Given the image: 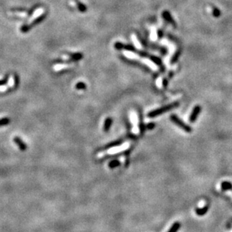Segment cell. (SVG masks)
Masks as SVG:
<instances>
[{"label": "cell", "mask_w": 232, "mask_h": 232, "mask_svg": "<svg viewBox=\"0 0 232 232\" xmlns=\"http://www.w3.org/2000/svg\"><path fill=\"white\" fill-rule=\"evenodd\" d=\"M180 105V102L178 101H176V102L171 103V104H167V105H165V106L162 107L160 108H158V109H156V110H153L152 111H150L149 113H148L147 116L150 118H153V117H158L159 115H162L163 113H166L167 111H169V110H172L174 108H176Z\"/></svg>", "instance_id": "obj_1"}, {"label": "cell", "mask_w": 232, "mask_h": 232, "mask_svg": "<svg viewBox=\"0 0 232 232\" xmlns=\"http://www.w3.org/2000/svg\"><path fill=\"white\" fill-rule=\"evenodd\" d=\"M171 120L173 122H174L175 124L177 126H179L180 128H181L183 130V131H185V132H189V133H190V132H192V129L191 128L190 126H188L187 124H185V122H183V121L181 120V119L179 118L176 115H175V114H173V115L171 116Z\"/></svg>", "instance_id": "obj_2"}, {"label": "cell", "mask_w": 232, "mask_h": 232, "mask_svg": "<svg viewBox=\"0 0 232 232\" xmlns=\"http://www.w3.org/2000/svg\"><path fill=\"white\" fill-rule=\"evenodd\" d=\"M114 47H115L117 50H122V49H125L126 51H131V52H136V49L134 46L130 44H124L121 43V42H116L114 44Z\"/></svg>", "instance_id": "obj_3"}, {"label": "cell", "mask_w": 232, "mask_h": 232, "mask_svg": "<svg viewBox=\"0 0 232 232\" xmlns=\"http://www.w3.org/2000/svg\"><path fill=\"white\" fill-rule=\"evenodd\" d=\"M201 108L200 105H196L194 107V109L192 110V112L191 113L190 117H189V121L191 122H194L197 120L198 116L201 113Z\"/></svg>", "instance_id": "obj_4"}, {"label": "cell", "mask_w": 232, "mask_h": 232, "mask_svg": "<svg viewBox=\"0 0 232 232\" xmlns=\"http://www.w3.org/2000/svg\"><path fill=\"white\" fill-rule=\"evenodd\" d=\"M162 17L165 19V20H166L167 22H168L169 24H172V25H174V26H176V24H175V21L173 19V17H171V14H170V12L168 11H164L163 12H162Z\"/></svg>", "instance_id": "obj_5"}, {"label": "cell", "mask_w": 232, "mask_h": 232, "mask_svg": "<svg viewBox=\"0 0 232 232\" xmlns=\"http://www.w3.org/2000/svg\"><path fill=\"white\" fill-rule=\"evenodd\" d=\"M14 141H15V144L17 145L18 147L20 148V150H22V151L26 150V145L25 143H24L20 138L15 137V139H14Z\"/></svg>", "instance_id": "obj_6"}, {"label": "cell", "mask_w": 232, "mask_h": 232, "mask_svg": "<svg viewBox=\"0 0 232 232\" xmlns=\"http://www.w3.org/2000/svg\"><path fill=\"white\" fill-rule=\"evenodd\" d=\"M44 11V8H42L37 9V10L35 11V12H34V14L33 15V16L31 17V18L29 19V23H32V22H33L35 19H36L37 17H38L39 16H41L42 15H43Z\"/></svg>", "instance_id": "obj_7"}, {"label": "cell", "mask_w": 232, "mask_h": 232, "mask_svg": "<svg viewBox=\"0 0 232 232\" xmlns=\"http://www.w3.org/2000/svg\"><path fill=\"white\" fill-rule=\"evenodd\" d=\"M112 122H113V119L110 117H108L105 121H104V131H108L109 129H110V126L112 125Z\"/></svg>", "instance_id": "obj_8"}, {"label": "cell", "mask_w": 232, "mask_h": 232, "mask_svg": "<svg viewBox=\"0 0 232 232\" xmlns=\"http://www.w3.org/2000/svg\"><path fill=\"white\" fill-rule=\"evenodd\" d=\"M221 188L222 191L232 190V184L229 181H224L222 183Z\"/></svg>", "instance_id": "obj_9"}, {"label": "cell", "mask_w": 232, "mask_h": 232, "mask_svg": "<svg viewBox=\"0 0 232 232\" xmlns=\"http://www.w3.org/2000/svg\"><path fill=\"white\" fill-rule=\"evenodd\" d=\"M72 66H73V65H69V64H56V65H54L53 69L57 72V71H60L62 69L71 68Z\"/></svg>", "instance_id": "obj_10"}, {"label": "cell", "mask_w": 232, "mask_h": 232, "mask_svg": "<svg viewBox=\"0 0 232 232\" xmlns=\"http://www.w3.org/2000/svg\"><path fill=\"white\" fill-rule=\"evenodd\" d=\"M208 208V206H205V207H202V208H198L195 210V213H196L197 215H198L200 216H204V215H205L207 213Z\"/></svg>", "instance_id": "obj_11"}, {"label": "cell", "mask_w": 232, "mask_h": 232, "mask_svg": "<svg viewBox=\"0 0 232 232\" xmlns=\"http://www.w3.org/2000/svg\"><path fill=\"white\" fill-rule=\"evenodd\" d=\"M149 58L151 61H153V63H156L157 65H158L159 67H162V69H163V66H162V60H161V59H159V58L157 57V56H151V55H149Z\"/></svg>", "instance_id": "obj_12"}, {"label": "cell", "mask_w": 232, "mask_h": 232, "mask_svg": "<svg viewBox=\"0 0 232 232\" xmlns=\"http://www.w3.org/2000/svg\"><path fill=\"white\" fill-rule=\"evenodd\" d=\"M69 56L72 58L73 61H77V60H81L83 57V55L81 53H70Z\"/></svg>", "instance_id": "obj_13"}, {"label": "cell", "mask_w": 232, "mask_h": 232, "mask_svg": "<svg viewBox=\"0 0 232 232\" xmlns=\"http://www.w3.org/2000/svg\"><path fill=\"white\" fill-rule=\"evenodd\" d=\"M122 140H116V141H113V142L110 143V144H108V145H107V146L104 147V149H110V148L113 147L119 146V145H121V144H122Z\"/></svg>", "instance_id": "obj_14"}, {"label": "cell", "mask_w": 232, "mask_h": 232, "mask_svg": "<svg viewBox=\"0 0 232 232\" xmlns=\"http://www.w3.org/2000/svg\"><path fill=\"white\" fill-rule=\"evenodd\" d=\"M76 4V7H77V8H78V10H79L80 11H81V12H85V11H86V7L85 6L84 4L81 3V2H78V1H76L75 2Z\"/></svg>", "instance_id": "obj_15"}, {"label": "cell", "mask_w": 232, "mask_h": 232, "mask_svg": "<svg viewBox=\"0 0 232 232\" xmlns=\"http://www.w3.org/2000/svg\"><path fill=\"white\" fill-rule=\"evenodd\" d=\"M180 229V223L179 222H175L171 227V229L167 232H177V231Z\"/></svg>", "instance_id": "obj_16"}, {"label": "cell", "mask_w": 232, "mask_h": 232, "mask_svg": "<svg viewBox=\"0 0 232 232\" xmlns=\"http://www.w3.org/2000/svg\"><path fill=\"white\" fill-rule=\"evenodd\" d=\"M119 165H120V162H119L118 160H117V159L111 161L110 163L108 164V166H109V167H110V168H111V169H113V168H115V167H118V166H119Z\"/></svg>", "instance_id": "obj_17"}, {"label": "cell", "mask_w": 232, "mask_h": 232, "mask_svg": "<svg viewBox=\"0 0 232 232\" xmlns=\"http://www.w3.org/2000/svg\"><path fill=\"white\" fill-rule=\"evenodd\" d=\"M44 16H45V15L43 14V15H41V16H39V17H38L36 18V19H35V20H33V21L32 22V23H31L30 25H31V26L35 25V24H38V23H39V22L42 21V20H44Z\"/></svg>", "instance_id": "obj_18"}, {"label": "cell", "mask_w": 232, "mask_h": 232, "mask_svg": "<svg viewBox=\"0 0 232 232\" xmlns=\"http://www.w3.org/2000/svg\"><path fill=\"white\" fill-rule=\"evenodd\" d=\"M221 11H220L219 9H218L217 8L213 7V15L215 17H219L220 15H221Z\"/></svg>", "instance_id": "obj_19"}, {"label": "cell", "mask_w": 232, "mask_h": 232, "mask_svg": "<svg viewBox=\"0 0 232 232\" xmlns=\"http://www.w3.org/2000/svg\"><path fill=\"white\" fill-rule=\"evenodd\" d=\"M75 87L77 90H85V89L86 88V86L83 82H78V83L75 85Z\"/></svg>", "instance_id": "obj_20"}, {"label": "cell", "mask_w": 232, "mask_h": 232, "mask_svg": "<svg viewBox=\"0 0 232 232\" xmlns=\"http://www.w3.org/2000/svg\"><path fill=\"white\" fill-rule=\"evenodd\" d=\"M31 26H32L30 24H25V25L22 26L21 28H20V31H21L22 33H26V32H28L30 29Z\"/></svg>", "instance_id": "obj_21"}, {"label": "cell", "mask_w": 232, "mask_h": 232, "mask_svg": "<svg viewBox=\"0 0 232 232\" xmlns=\"http://www.w3.org/2000/svg\"><path fill=\"white\" fill-rule=\"evenodd\" d=\"M180 55V51H177V52H176V53H175L174 55V56L172 57V59H171V63H176V62L177 61V60H178Z\"/></svg>", "instance_id": "obj_22"}, {"label": "cell", "mask_w": 232, "mask_h": 232, "mask_svg": "<svg viewBox=\"0 0 232 232\" xmlns=\"http://www.w3.org/2000/svg\"><path fill=\"white\" fill-rule=\"evenodd\" d=\"M15 77H11L8 79V86H10V87H12V86H15Z\"/></svg>", "instance_id": "obj_23"}, {"label": "cell", "mask_w": 232, "mask_h": 232, "mask_svg": "<svg viewBox=\"0 0 232 232\" xmlns=\"http://www.w3.org/2000/svg\"><path fill=\"white\" fill-rule=\"evenodd\" d=\"M10 122L8 118H2V119H0V126H6L8 125Z\"/></svg>", "instance_id": "obj_24"}, {"label": "cell", "mask_w": 232, "mask_h": 232, "mask_svg": "<svg viewBox=\"0 0 232 232\" xmlns=\"http://www.w3.org/2000/svg\"><path fill=\"white\" fill-rule=\"evenodd\" d=\"M155 127H156V124L153 123V122H149V123H148V124L145 126V128L149 130H153Z\"/></svg>", "instance_id": "obj_25"}, {"label": "cell", "mask_w": 232, "mask_h": 232, "mask_svg": "<svg viewBox=\"0 0 232 232\" xmlns=\"http://www.w3.org/2000/svg\"><path fill=\"white\" fill-rule=\"evenodd\" d=\"M16 16H20V17H26L27 15H28V13H26L24 12V11H20V12H16L15 14Z\"/></svg>", "instance_id": "obj_26"}, {"label": "cell", "mask_w": 232, "mask_h": 232, "mask_svg": "<svg viewBox=\"0 0 232 232\" xmlns=\"http://www.w3.org/2000/svg\"><path fill=\"white\" fill-rule=\"evenodd\" d=\"M7 82V79L2 80V81H0V86H2V85H5L6 83Z\"/></svg>", "instance_id": "obj_27"}, {"label": "cell", "mask_w": 232, "mask_h": 232, "mask_svg": "<svg viewBox=\"0 0 232 232\" xmlns=\"http://www.w3.org/2000/svg\"><path fill=\"white\" fill-rule=\"evenodd\" d=\"M158 38H162V31H158Z\"/></svg>", "instance_id": "obj_28"}, {"label": "cell", "mask_w": 232, "mask_h": 232, "mask_svg": "<svg viewBox=\"0 0 232 232\" xmlns=\"http://www.w3.org/2000/svg\"><path fill=\"white\" fill-rule=\"evenodd\" d=\"M163 82H164V83H163L164 86H167V79H165V80H164Z\"/></svg>", "instance_id": "obj_29"}]
</instances>
